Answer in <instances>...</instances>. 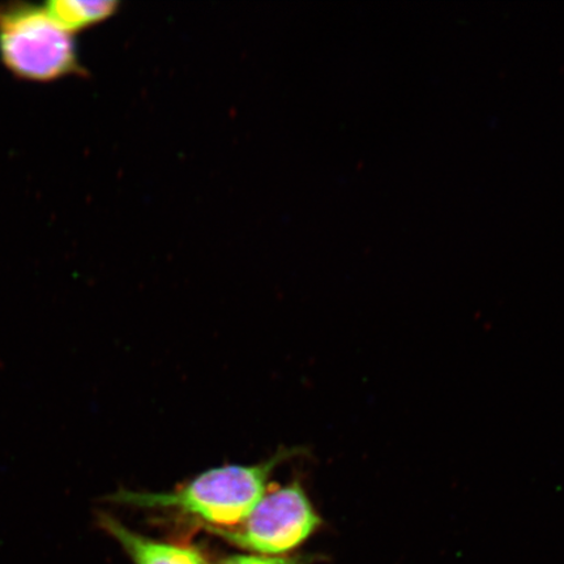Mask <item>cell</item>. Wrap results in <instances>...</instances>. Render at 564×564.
Masks as SVG:
<instances>
[{
  "mask_svg": "<svg viewBox=\"0 0 564 564\" xmlns=\"http://www.w3.org/2000/svg\"><path fill=\"white\" fill-rule=\"evenodd\" d=\"M286 456L282 451L264 463L210 469L173 491L119 490L108 500L133 509L176 511L206 529H228L241 524L256 509L270 489L273 470Z\"/></svg>",
  "mask_w": 564,
  "mask_h": 564,
  "instance_id": "obj_1",
  "label": "cell"
},
{
  "mask_svg": "<svg viewBox=\"0 0 564 564\" xmlns=\"http://www.w3.org/2000/svg\"><path fill=\"white\" fill-rule=\"evenodd\" d=\"M0 61L13 76L33 83L59 80L79 70L74 34L45 7L30 3L0 4Z\"/></svg>",
  "mask_w": 564,
  "mask_h": 564,
  "instance_id": "obj_2",
  "label": "cell"
},
{
  "mask_svg": "<svg viewBox=\"0 0 564 564\" xmlns=\"http://www.w3.org/2000/svg\"><path fill=\"white\" fill-rule=\"evenodd\" d=\"M321 525L322 519L305 490L299 484H291L270 486L241 524L206 531L247 552L272 556L292 553Z\"/></svg>",
  "mask_w": 564,
  "mask_h": 564,
  "instance_id": "obj_3",
  "label": "cell"
},
{
  "mask_svg": "<svg viewBox=\"0 0 564 564\" xmlns=\"http://www.w3.org/2000/svg\"><path fill=\"white\" fill-rule=\"evenodd\" d=\"M97 525L118 542L133 564H208L199 550L145 538L109 513L98 512Z\"/></svg>",
  "mask_w": 564,
  "mask_h": 564,
  "instance_id": "obj_4",
  "label": "cell"
},
{
  "mask_svg": "<svg viewBox=\"0 0 564 564\" xmlns=\"http://www.w3.org/2000/svg\"><path fill=\"white\" fill-rule=\"evenodd\" d=\"M45 9L63 30L74 34L102 23L117 10L115 2H80V0H54Z\"/></svg>",
  "mask_w": 564,
  "mask_h": 564,
  "instance_id": "obj_5",
  "label": "cell"
},
{
  "mask_svg": "<svg viewBox=\"0 0 564 564\" xmlns=\"http://www.w3.org/2000/svg\"><path fill=\"white\" fill-rule=\"evenodd\" d=\"M314 558L310 555H232L218 564H313Z\"/></svg>",
  "mask_w": 564,
  "mask_h": 564,
  "instance_id": "obj_6",
  "label": "cell"
}]
</instances>
